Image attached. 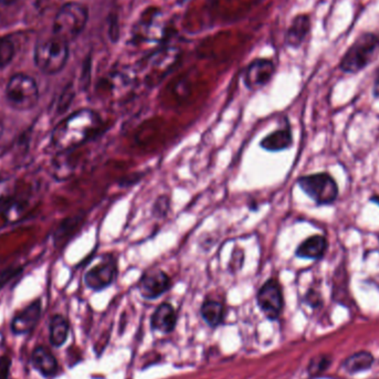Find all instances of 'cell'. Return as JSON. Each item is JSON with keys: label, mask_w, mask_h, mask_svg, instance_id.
<instances>
[{"label": "cell", "mask_w": 379, "mask_h": 379, "mask_svg": "<svg viewBox=\"0 0 379 379\" xmlns=\"http://www.w3.org/2000/svg\"><path fill=\"white\" fill-rule=\"evenodd\" d=\"M101 128L100 115L91 109L78 110L62 120L51 135V144L59 152H69L90 140Z\"/></svg>", "instance_id": "6da1fadb"}, {"label": "cell", "mask_w": 379, "mask_h": 379, "mask_svg": "<svg viewBox=\"0 0 379 379\" xmlns=\"http://www.w3.org/2000/svg\"><path fill=\"white\" fill-rule=\"evenodd\" d=\"M89 12L87 7L77 1L67 3L59 9L52 25L54 37L62 41L69 42L76 39L87 25Z\"/></svg>", "instance_id": "7a4b0ae2"}, {"label": "cell", "mask_w": 379, "mask_h": 379, "mask_svg": "<svg viewBox=\"0 0 379 379\" xmlns=\"http://www.w3.org/2000/svg\"><path fill=\"white\" fill-rule=\"evenodd\" d=\"M379 52V38L375 34L360 35L340 61V69L346 73H357L375 60Z\"/></svg>", "instance_id": "3957f363"}, {"label": "cell", "mask_w": 379, "mask_h": 379, "mask_svg": "<svg viewBox=\"0 0 379 379\" xmlns=\"http://www.w3.org/2000/svg\"><path fill=\"white\" fill-rule=\"evenodd\" d=\"M69 58V45L56 37L40 42L35 48L37 68L46 75H56L65 68Z\"/></svg>", "instance_id": "277c9868"}, {"label": "cell", "mask_w": 379, "mask_h": 379, "mask_svg": "<svg viewBox=\"0 0 379 379\" xmlns=\"http://www.w3.org/2000/svg\"><path fill=\"white\" fill-rule=\"evenodd\" d=\"M298 186L318 206L331 205L338 197V184L327 172L298 177Z\"/></svg>", "instance_id": "5b68a950"}, {"label": "cell", "mask_w": 379, "mask_h": 379, "mask_svg": "<svg viewBox=\"0 0 379 379\" xmlns=\"http://www.w3.org/2000/svg\"><path fill=\"white\" fill-rule=\"evenodd\" d=\"M6 99L14 109H32L39 99V89L35 79L23 73L12 76L7 84Z\"/></svg>", "instance_id": "8992f818"}, {"label": "cell", "mask_w": 379, "mask_h": 379, "mask_svg": "<svg viewBox=\"0 0 379 379\" xmlns=\"http://www.w3.org/2000/svg\"><path fill=\"white\" fill-rule=\"evenodd\" d=\"M118 274L117 257L113 254H104L97 264L86 272L84 281L88 289L95 292H101L115 283Z\"/></svg>", "instance_id": "52a82bcc"}, {"label": "cell", "mask_w": 379, "mask_h": 379, "mask_svg": "<svg viewBox=\"0 0 379 379\" xmlns=\"http://www.w3.org/2000/svg\"><path fill=\"white\" fill-rule=\"evenodd\" d=\"M256 301L263 314L270 320H276L284 307L283 289L276 278L267 280L256 295Z\"/></svg>", "instance_id": "ba28073f"}, {"label": "cell", "mask_w": 379, "mask_h": 379, "mask_svg": "<svg viewBox=\"0 0 379 379\" xmlns=\"http://www.w3.org/2000/svg\"><path fill=\"white\" fill-rule=\"evenodd\" d=\"M137 287L142 298L152 301L171 289L172 280L164 271L150 270L141 276Z\"/></svg>", "instance_id": "9c48e42d"}, {"label": "cell", "mask_w": 379, "mask_h": 379, "mask_svg": "<svg viewBox=\"0 0 379 379\" xmlns=\"http://www.w3.org/2000/svg\"><path fill=\"white\" fill-rule=\"evenodd\" d=\"M274 73L275 66L271 60L256 59L246 68L243 81L249 90H257L271 81Z\"/></svg>", "instance_id": "30bf717a"}, {"label": "cell", "mask_w": 379, "mask_h": 379, "mask_svg": "<svg viewBox=\"0 0 379 379\" xmlns=\"http://www.w3.org/2000/svg\"><path fill=\"white\" fill-rule=\"evenodd\" d=\"M41 315V303L35 301L29 304L21 312L14 315L12 320V331L14 334H28L36 327Z\"/></svg>", "instance_id": "8fae6325"}, {"label": "cell", "mask_w": 379, "mask_h": 379, "mask_svg": "<svg viewBox=\"0 0 379 379\" xmlns=\"http://www.w3.org/2000/svg\"><path fill=\"white\" fill-rule=\"evenodd\" d=\"M327 249H329V242L325 236L315 234L304 240L301 244L296 247L295 256L298 259L320 261L325 256Z\"/></svg>", "instance_id": "7c38bea8"}, {"label": "cell", "mask_w": 379, "mask_h": 379, "mask_svg": "<svg viewBox=\"0 0 379 379\" xmlns=\"http://www.w3.org/2000/svg\"><path fill=\"white\" fill-rule=\"evenodd\" d=\"M293 144H294V139H293L292 129L289 126V120H286V124L282 129L275 130L270 135H265L260 142V146L265 151L276 153V152L292 148Z\"/></svg>", "instance_id": "4fadbf2b"}, {"label": "cell", "mask_w": 379, "mask_h": 379, "mask_svg": "<svg viewBox=\"0 0 379 379\" xmlns=\"http://www.w3.org/2000/svg\"><path fill=\"white\" fill-rule=\"evenodd\" d=\"M177 312L170 303H162L152 314L151 327L162 333H171L177 325Z\"/></svg>", "instance_id": "5bb4252c"}, {"label": "cell", "mask_w": 379, "mask_h": 379, "mask_svg": "<svg viewBox=\"0 0 379 379\" xmlns=\"http://www.w3.org/2000/svg\"><path fill=\"white\" fill-rule=\"evenodd\" d=\"M311 30V18L307 14H298L293 19L286 34V45L291 48H298L303 43Z\"/></svg>", "instance_id": "9a60e30c"}, {"label": "cell", "mask_w": 379, "mask_h": 379, "mask_svg": "<svg viewBox=\"0 0 379 379\" xmlns=\"http://www.w3.org/2000/svg\"><path fill=\"white\" fill-rule=\"evenodd\" d=\"M32 364L37 371L41 373L42 376L50 378L55 376L58 371V362L56 357L51 354V351L46 347H37L32 353Z\"/></svg>", "instance_id": "2e32d148"}, {"label": "cell", "mask_w": 379, "mask_h": 379, "mask_svg": "<svg viewBox=\"0 0 379 379\" xmlns=\"http://www.w3.org/2000/svg\"><path fill=\"white\" fill-rule=\"evenodd\" d=\"M201 316L211 327H217L224 322L225 307L224 304L215 300H205L201 307Z\"/></svg>", "instance_id": "e0dca14e"}, {"label": "cell", "mask_w": 379, "mask_h": 379, "mask_svg": "<svg viewBox=\"0 0 379 379\" xmlns=\"http://www.w3.org/2000/svg\"><path fill=\"white\" fill-rule=\"evenodd\" d=\"M375 358L369 351H357L344 360V368L349 373H362L368 371L373 365Z\"/></svg>", "instance_id": "ac0fdd59"}, {"label": "cell", "mask_w": 379, "mask_h": 379, "mask_svg": "<svg viewBox=\"0 0 379 379\" xmlns=\"http://www.w3.org/2000/svg\"><path fill=\"white\" fill-rule=\"evenodd\" d=\"M49 340L51 345L55 347H60L66 343L69 334V323L62 315H55L51 318L50 326H49Z\"/></svg>", "instance_id": "d6986e66"}, {"label": "cell", "mask_w": 379, "mask_h": 379, "mask_svg": "<svg viewBox=\"0 0 379 379\" xmlns=\"http://www.w3.org/2000/svg\"><path fill=\"white\" fill-rule=\"evenodd\" d=\"M14 56V42L9 38H0V69L10 64Z\"/></svg>", "instance_id": "ffe728a7"}, {"label": "cell", "mask_w": 379, "mask_h": 379, "mask_svg": "<svg viewBox=\"0 0 379 379\" xmlns=\"http://www.w3.org/2000/svg\"><path fill=\"white\" fill-rule=\"evenodd\" d=\"M331 357L329 355H318V356L313 357L309 362V373L312 376H318L331 366Z\"/></svg>", "instance_id": "44dd1931"}, {"label": "cell", "mask_w": 379, "mask_h": 379, "mask_svg": "<svg viewBox=\"0 0 379 379\" xmlns=\"http://www.w3.org/2000/svg\"><path fill=\"white\" fill-rule=\"evenodd\" d=\"M171 208V200L168 195H160L157 197V201H155V204H153V208H152V214L155 215V217H166V214L168 213Z\"/></svg>", "instance_id": "7402d4cb"}, {"label": "cell", "mask_w": 379, "mask_h": 379, "mask_svg": "<svg viewBox=\"0 0 379 379\" xmlns=\"http://www.w3.org/2000/svg\"><path fill=\"white\" fill-rule=\"evenodd\" d=\"M146 172L140 171L126 175V177H124L119 180V186H120L121 188H131V186L140 183L141 181H142V179L146 177Z\"/></svg>", "instance_id": "603a6c76"}, {"label": "cell", "mask_w": 379, "mask_h": 379, "mask_svg": "<svg viewBox=\"0 0 379 379\" xmlns=\"http://www.w3.org/2000/svg\"><path fill=\"white\" fill-rule=\"evenodd\" d=\"M10 197H12L10 184L7 181H0V208L8 205Z\"/></svg>", "instance_id": "cb8c5ba5"}, {"label": "cell", "mask_w": 379, "mask_h": 379, "mask_svg": "<svg viewBox=\"0 0 379 379\" xmlns=\"http://www.w3.org/2000/svg\"><path fill=\"white\" fill-rule=\"evenodd\" d=\"M12 368V360L8 356L0 357V379H8Z\"/></svg>", "instance_id": "d4e9b609"}, {"label": "cell", "mask_w": 379, "mask_h": 379, "mask_svg": "<svg viewBox=\"0 0 379 379\" xmlns=\"http://www.w3.org/2000/svg\"><path fill=\"white\" fill-rule=\"evenodd\" d=\"M19 271L17 269H7V270L0 272V289H3L6 285L7 282L10 281L12 278L17 275Z\"/></svg>", "instance_id": "484cf974"}, {"label": "cell", "mask_w": 379, "mask_h": 379, "mask_svg": "<svg viewBox=\"0 0 379 379\" xmlns=\"http://www.w3.org/2000/svg\"><path fill=\"white\" fill-rule=\"evenodd\" d=\"M305 301H307V303L309 304V305L313 307H318V305L322 303V301H320V294H318L316 291H314V289H309V292H307V296H305Z\"/></svg>", "instance_id": "4316f807"}, {"label": "cell", "mask_w": 379, "mask_h": 379, "mask_svg": "<svg viewBox=\"0 0 379 379\" xmlns=\"http://www.w3.org/2000/svg\"><path fill=\"white\" fill-rule=\"evenodd\" d=\"M373 95L375 98H379V70L377 71L376 78L373 81Z\"/></svg>", "instance_id": "83f0119b"}, {"label": "cell", "mask_w": 379, "mask_h": 379, "mask_svg": "<svg viewBox=\"0 0 379 379\" xmlns=\"http://www.w3.org/2000/svg\"><path fill=\"white\" fill-rule=\"evenodd\" d=\"M17 0H0V3H3V6H9V5H12Z\"/></svg>", "instance_id": "f1b7e54d"}, {"label": "cell", "mask_w": 379, "mask_h": 379, "mask_svg": "<svg viewBox=\"0 0 379 379\" xmlns=\"http://www.w3.org/2000/svg\"><path fill=\"white\" fill-rule=\"evenodd\" d=\"M369 201H371V202L375 203V204H377L379 206V195H378V194H376V195H373V197H371V199H369Z\"/></svg>", "instance_id": "f546056e"}, {"label": "cell", "mask_w": 379, "mask_h": 379, "mask_svg": "<svg viewBox=\"0 0 379 379\" xmlns=\"http://www.w3.org/2000/svg\"><path fill=\"white\" fill-rule=\"evenodd\" d=\"M3 129H5V126H3V120H1V119H0V137H1V135H3Z\"/></svg>", "instance_id": "4dcf8cb0"}]
</instances>
